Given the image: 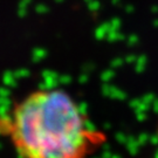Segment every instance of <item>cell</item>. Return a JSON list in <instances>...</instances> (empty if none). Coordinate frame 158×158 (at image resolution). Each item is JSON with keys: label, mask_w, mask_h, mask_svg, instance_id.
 <instances>
[{"label": "cell", "mask_w": 158, "mask_h": 158, "mask_svg": "<svg viewBox=\"0 0 158 158\" xmlns=\"http://www.w3.org/2000/svg\"><path fill=\"white\" fill-rule=\"evenodd\" d=\"M0 136L18 158H90L107 142L67 91L40 88L0 113Z\"/></svg>", "instance_id": "obj_1"}]
</instances>
